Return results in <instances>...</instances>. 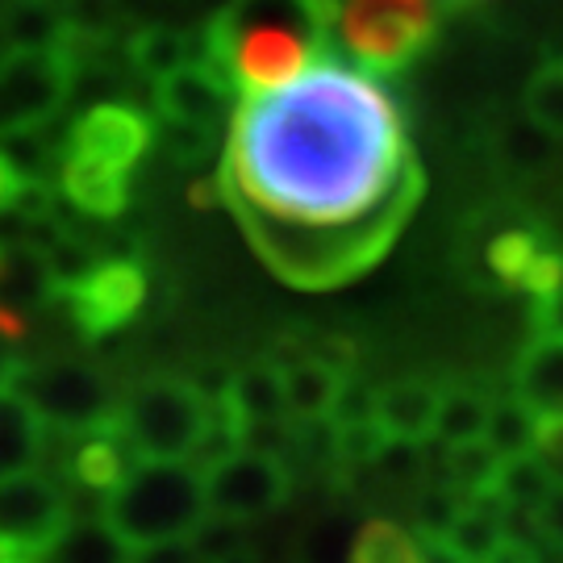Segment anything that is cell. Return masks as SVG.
<instances>
[{
  "mask_svg": "<svg viewBox=\"0 0 563 563\" xmlns=\"http://www.w3.org/2000/svg\"><path fill=\"white\" fill-rule=\"evenodd\" d=\"M218 180L255 255L309 292L380 263L426 188L397 101L367 71L330 59L242 97Z\"/></svg>",
  "mask_w": 563,
  "mask_h": 563,
  "instance_id": "1",
  "label": "cell"
},
{
  "mask_svg": "<svg viewBox=\"0 0 563 563\" xmlns=\"http://www.w3.org/2000/svg\"><path fill=\"white\" fill-rule=\"evenodd\" d=\"M334 34V0H225L205 25V59L218 63L242 97H255L322 63Z\"/></svg>",
  "mask_w": 563,
  "mask_h": 563,
  "instance_id": "2",
  "label": "cell"
},
{
  "mask_svg": "<svg viewBox=\"0 0 563 563\" xmlns=\"http://www.w3.org/2000/svg\"><path fill=\"white\" fill-rule=\"evenodd\" d=\"M104 518L130 547L192 539L209 518L205 472H197V463H139L121 488L109 493Z\"/></svg>",
  "mask_w": 563,
  "mask_h": 563,
  "instance_id": "3",
  "label": "cell"
},
{
  "mask_svg": "<svg viewBox=\"0 0 563 563\" xmlns=\"http://www.w3.org/2000/svg\"><path fill=\"white\" fill-rule=\"evenodd\" d=\"M209 422L213 405L176 376L142 380L118 409V430L139 463H192Z\"/></svg>",
  "mask_w": 563,
  "mask_h": 563,
  "instance_id": "4",
  "label": "cell"
},
{
  "mask_svg": "<svg viewBox=\"0 0 563 563\" xmlns=\"http://www.w3.org/2000/svg\"><path fill=\"white\" fill-rule=\"evenodd\" d=\"M439 30L434 0H342L339 42L363 71H405Z\"/></svg>",
  "mask_w": 563,
  "mask_h": 563,
  "instance_id": "5",
  "label": "cell"
},
{
  "mask_svg": "<svg viewBox=\"0 0 563 563\" xmlns=\"http://www.w3.org/2000/svg\"><path fill=\"white\" fill-rule=\"evenodd\" d=\"M4 388L25 393V401L38 409V418L55 430L67 434H88V430H104L118 422L113 393L97 367L80 360H51L38 367H21L9 360L4 367Z\"/></svg>",
  "mask_w": 563,
  "mask_h": 563,
  "instance_id": "6",
  "label": "cell"
},
{
  "mask_svg": "<svg viewBox=\"0 0 563 563\" xmlns=\"http://www.w3.org/2000/svg\"><path fill=\"white\" fill-rule=\"evenodd\" d=\"M76 92L71 51H9L0 63V113L4 130L51 125Z\"/></svg>",
  "mask_w": 563,
  "mask_h": 563,
  "instance_id": "7",
  "label": "cell"
},
{
  "mask_svg": "<svg viewBox=\"0 0 563 563\" xmlns=\"http://www.w3.org/2000/svg\"><path fill=\"white\" fill-rule=\"evenodd\" d=\"M288 493H292V472L284 455H272V451L239 446L213 467H205V497H209V514L218 518L251 522L280 509Z\"/></svg>",
  "mask_w": 563,
  "mask_h": 563,
  "instance_id": "8",
  "label": "cell"
},
{
  "mask_svg": "<svg viewBox=\"0 0 563 563\" xmlns=\"http://www.w3.org/2000/svg\"><path fill=\"white\" fill-rule=\"evenodd\" d=\"M67 526H71L67 497L55 488V481H46L34 467L4 476V488H0V547L4 551L46 560Z\"/></svg>",
  "mask_w": 563,
  "mask_h": 563,
  "instance_id": "9",
  "label": "cell"
},
{
  "mask_svg": "<svg viewBox=\"0 0 563 563\" xmlns=\"http://www.w3.org/2000/svg\"><path fill=\"white\" fill-rule=\"evenodd\" d=\"M146 267L139 260H104L80 288L59 297L84 339H104L139 318L146 305Z\"/></svg>",
  "mask_w": 563,
  "mask_h": 563,
  "instance_id": "10",
  "label": "cell"
},
{
  "mask_svg": "<svg viewBox=\"0 0 563 563\" xmlns=\"http://www.w3.org/2000/svg\"><path fill=\"white\" fill-rule=\"evenodd\" d=\"M151 139H155V125L134 104H88L67 130V155H84V159H97L104 167L130 172L146 155Z\"/></svg>",
  "mask_w": 563,
  "mask_h": 563,
  "instance_id": "11",
  "label": "cell"
},
{
  "mask_svg": "<svg viewBox=\"0 0 563 563\" xmlns=\"http://www.w3.org/2000/svg\"><path fill=\"white\" fill-rule=\"evenodd\" d=\"M234 84L218 63H188L184 71L155 84V113L163 121H197V125H222L234 118Z\"/></svg>",
  "mask_w": 563,
  "mask_h": 563,
  "instance_id": "12",
  "label": "cell"
},
{
  "mask_svg": "<svg viewBox=\"0 0 563 563\" xmlns=\"http://www.w3.org/2000/svg\"><path fill=\"white\" fill-rule=\"evenodd\" d=\"M59 188L63 197L88 218H118L130 205V172L104 167V163L84 159V155H63Z\"/></svg>",
  "mask_w": 563,
  "mask_h": 563,
  "instance_id": "13",
  "label": "cell"
},
{
  "mask_svg": "<svg viewBox=\"0 0 563 563\" xmlns=\"http://www.w3.org/2000/svg\"><path fill=\"white\" fill-rule=\"evenodd\" d=\"M439 405H443V388H434L430 380H393L376 393V418L393 439L426 443L434 439Z\"/></svg>",
  "mask_w": 563,
  "mask_h": 563,
  "instance_id": "14",
  "label": "cell"
},
{
  "mask_svg": "<svg viewBox=\"0 0 563 563\" xmlns=\"http://www.w3.org/2000/svg\"><path fill=\"white\" fill-rule=\"evenodd\" d=\"M205 59V34H201V46L192 42V34H184L176 25H142L130 34L125 42V63H130V71L142 76V80L159 84L167 76H176L184 71L188 63H201Z\"/></svg>",
  "mask_w": 563,
  "mask_h": 563,
  "instance_id": "15",
  "label": "cell"
},
{
  "mask_svg": "<svg viewBox=\"0 0 563 563\" xmlns=\"http://www.w3.org/2000/svg\"><path fill=\"white\" fill-rule=\"evenodd\" d=\"M218 409H230L242 422V430L251 422H280L288 418V388H284V367L276 360H260L239 367V380H234V393L230 401L218 405Z\"/></svg>",
  "mask_w": 563,
  "mask_h": 563,
  "instance_id": "16",
  "label": "cell"
},
{
  "mask_svg": "<svg viewBox=\"0 0 563 563\" xmlns=\"http://www.w3.org/2000/svg\"><path fill=\"white\" fill-rule=\"evenodd\" d=\"M280 367L284 388H288V418L292 422H330V413H334V405H339L351 376H342L330 363L318 360L280 363Z\"/></svg>",
  "mask_w": 563,
  "mask_h": 563,
  "instance_id": "17",
  "label": "cell"
},
{
  "mask_svg": "<svg viewBox=\"0 0 563 563\" xmlns=\"http://www.w3.org/2000/svg\"><path fill=\"white\" fill-rule=\"evenodd\" d=\"M514 393L534 413H563V339H534L514 367Z\"/></svg>",
  "mask_w": 563,
  "mask_h": 563,
  "instance_id": "18",
  "label": "cell"
},
{
  "mask_svg": "<svg viewBox=\"0 0 563 563\" xmlns=\"http://www.w3.org/2000/svg\"><path fill=\"white\" fill-rule=\"evenodd\" d=\"M134 460V451L125 443V434L118 430V422L104 426V430H88L76 446V455H71V472H76V481L84 488H92V493H113L121 488V481L134 472L130 467Z\"/></svg>",
  "mask_w": 563,
  "mask_h": 563,
  "instance_id": "19",
  "label": "cell"
},
{
  "mask_svg": "<svg viewBox=\"0 0 563 563\" xmlns=\"http://www.w3.org/2000/svg\"><path fill=\"white\" fill-rule=\"evenodd\" d=\"M505 539H509V530H505V501L497 493H484V497L467 501V509L460 514V522L446 530L443 543L463 563H488L501 551Z\"/></svg>",
  "mask_w": 563,
  "mask_h": 563,
  "instance_id": "20",
  "label": "cell"
},
{
  "mask_svg": "<svg viewBox=\"0 0 563 563\" xmlns=\"http://www.w3.org/2000/svg\"><path fill=\"white\" fill-rule=\"evenodd\" d=\"M42 418L38 409L25 401V393L18 388H4L0 397V472L4 476H18L30 472L42 451Z\"/></svg>",
  "mask_w": 563,
  "mask_h": 563,
  "instance_id": "21",
  "label": "cell"
},
{
  "mask_svg": "<svg viewBox=\"0 0 563 563\" xmlns=\"http://www.w3.org/2000/svg\"><path fill=\"white\" fill-rule=\"evenodd\" d=\"M4 38H9V51H63L67 46L63 4L59 0H9Z\"/></svg>",
  "mask_w": 563,
  "mask_h": 563,
  "instance_id": "22",
  "label": "cell"
},
{
  "mask_svg": "<svg viewBox=\"0 0 563 563\" xmlns=\"http://www.w3.org/2000/svg\"><path fill=\"white\" fill-rule=\"evenodd\" d=\"M46 563H134V547L109 518H80L63 530Z\"/></svg>",
  "mask_w": 563,
  "mask_h": 563,
  "instance_id": "23",
  "label": "cell"
},
{
  "mask_svg": "<svg viewBox=\"0 0 563 563\" xmlns=\"http://www.w3.org/2000/svg\"><path fill=\"white\" fill-rule=\"evenodd\" d=\"M551 246L555 242L547 239V230H539V225H509L488 242V272L497 276V284L522 292L526 276L534 272V263L543 260Z\"/></svg>",
  "mask_w": 563,
  "mask_h": 563,
  "instance_id": "24",
  "label": "cell"
},
{
  "mask_svg": "<svg viewBox=\"0 0 563 563\" xmlns=\"http://www.w3.org/2000/svg\"><path fill=\"white\" fill-rule=\"evenodd\" d=\"M351 547H355L351 563H434L430 560V543L422 534L405 530L401 522H388V518L363 522Z\"/></svg>",
  "mask_w": 563,
  "mask_h": 563,
  "instance_id": "25",
  "label": "cell"
},
{
  "mask_svg": "<svg viewBox=\"0 0 563 563\" xmlns=\"http://www.w3.org/2000/svg\"><path fill=\"white\" fill-rule=\"evenodd\" d=\"M4 305H18V309H34V305L55 301V280H51V267L46 255L34 246H21L9 242L4 246Z\"/></svg>",
  "mask_w": 563,
  "mask_h": 563,
  "instance_id": "26",
  "label": "cell"
},
{
  "mask_svg": "<svg viewBox=\"0 0 563 563\" xmlns=\"http://www.w3.org/2000/svg\"><path fill=\"white\" fill-rule=\"evenodd\" d=\"M505 455L488 439H472V443L446 446L443 460V481L455 484L467 497H484V493H497V476H501Z\"/></svg>",
  "mask_w": 563,
  "mask_h": 563,
  "instance_id": "27",
  "label": "cell"
},
{
  "mask_svg": "<svg viewBox=\"0 0 563 563\" xmlns=\"http://www.w3.org/2000/svg\"><path fill=\"white\" fill-rule=\"evenodd\" d=\"M488 413H493V401L476 393V388H443V405H439V422H434V439L443 446L455 443H472V439H484L488 430Z\"/></svg>",
  "mask_w": 563,
  "mask_h": 563,
  "instance_id": "28",
  "label": "cell"
},
{
  "mask_svg": "<svg viewBox=\"0 0 563 563\" xmlns=\"http://www.w3.org/2000/svg\"><path fill=\"white\" fill-rule=\"evenodd\" d=\"M484 439L497 446L505 460H509V455H530V451H534V439H539V413H534L518 393L505 397V401H493Z\"/></svg>",
  "mask_w": 563,
  "mask_h": 563,
  "instance_id": "29",
  "label": "cell"
},
{
  "mask_svg": "<svg viewBox=\"0 0 563 563\" xmlns=\"http://www.w3.org/2000/svg\"><path fill=\"white\" fill-rule=\"evenodd\" d=\"M560 484L543 467V460L530 451V455H509L501 463V476H497V497L505 505H522V509H543L547 497L555 493Z\"/></svg>",
  "mask_w": 563,
  "mask_h": 563,
  "instance_id": "30",
  "label": "cell"
},
{
  "mask_svg": "<svg viewBox=\"0 0 563 563\" xmlns=\"http://www.w3.org/2000/svg\"><path fill=\"white\" fill-rule=\"evenodd\" d=\"M59 159L55 155V142L46 125H18V130H4V163L0 172L21 176V180H42V172Z\"/></svg>",
  "mask_w": 563,
  "mask_h": 563,
  "instance_id": "31",
  "label": "cell"
},
{
  "mask_svg": "<svg viewBox=\"0 0 563 563\" xmlns=\"http://www.w3.org/2000/svg\"><path fill=\"white\" fill-rule=\"evenodd\" d=\"M101 263H104V255L92 242H84L80 234H63V239L46 251V267H51V280H55V301L67 297L71 288H80Z\"/></svg>",
  "mask_w": 563,
  "mask_h": 563,
  "instance_id": "32",
  "label": "cell"
},
{
  "mask_svg": "<svg viewBox=\"0 0 563 563\" xmlns=\"http://www.w3.org/2000/svg\"><path fill=\"white\" fill-rule=\"evenodd\" d=\"M393 446V434L380 426V418H360V422H330V451L351 467L380 463V455Z\"/></svg>",
  "mask_w": 563,
  "mask_h": 563,
  "instance_id": "33",
  "label": "cell"
},
{
  "mask_svg": "<svg viewBox=\"0 0 563 563\" xmlns=\"http://www.w3.org/2000/svg\"><path fill=\"white\" fill-rule=\"evenodd\" d=\"M526 118L563 142V59H547L526 84Z\"/></svg>",
  "mask_w": 563,
  "mask_h": 563,
  "instance_id": "34",
  "label": "cell"
},
{
  "mask_svg": "<svg viewBox=\"0 0 563 563\" xmlns=\"http://www.w3.org/2000/svg\"><path fill=\"white\" fill-rule=\"evenodd\" d=\"M467 493H460L455 484H430L422 488V497L413 505V518H418V534L422 539H446V530L460 522V514L467 509Z\"/></svg>",
  "mask_w": 563,
  "mask_h": 563,
  "instance_id": "35",
  "label": "cell"
},
{
  "mask_svg": "<svg viewBox=\"0 0 563 563\" xmlns=\"http://www.w3.org/2000/svg\"><path fill=\"white\" fill-rule=\"evenodd\" d=\"M163 151L180 167H201L205 159H213L218 151V125H197V121H163L159 118V134Z\"/></svg>",
  "mask_w": 563,
  "mask_h": 563,
  "instance_id": "36",
  "label": "cell"
},
{
  "mask_svg": "<svg viewBox=\"0 0 563 563\" xmlns=\"http://www.w3.org/2000/svg\"><path fill=\"white\" fill-rule=\"evenodd\" d=\"M555 142L551 139L539 121H518V125H509L501 139V155L509 167H518V172H534V167H543L551 159V151H555Z\"/></svg>",
  "mask_w": 563,
  "mask_h": 563,
  "instance_id": "37",
  "label": "cell"
},
{
  "mask_svg": "<svg viewBox=\"0 0 563 563\" xmlns=\"http://www.w3.org/2000/svg\"><path fill=\"white\" fill-rule=\"evenodd\" d=\"M534 455L543 467L563 484V413H539V439H534Z\"/></svg>",
  "mask_w": 563,
  "mask_h": 563,
  "instance_id": "38",
  "label": "cell"
},
{
  "mask_svg": "<svg viewBox=\"0 0 563 563\" xmlns=\"http://www.w3.org/2000/svg\"><path fill=\"white\" fill-rule=\"evenodd\" d=\"M380 467H384V476H393V481H418L426 472L422 443H401V439H393V446L380 455Z\"/></svg>",
  "mask_w": 563,
  "mask_h": 563,
  "instance_id": "39",
  "label": "cell"
},
{
  "mask_svg": "<svg viewBox=\"0 0 563 563\" xmlns=\"http://www.w3.org/2000/svg\"><path fill=\"white\" fill-rule=\"evenodd\" d=\"M134 563H201L192 539H167V543L134 547Z\"/></svg>",
  "mask_w": 563,
  "mask_h": 563,
  "instance_id": "40",
  "label": "cell"
},
{
  "mask_svg": "<svg viewBox=\"0 0 563 563\" xmlns=\"http://www.w3.org/2000/svg\"><path fill=\"white\" fill-rule=\"evenodd\" d=\"M530 322H534V339H563V284L551 297L534 301Z\"/></svg>",
  "mask_w": 563,
  "mask_h": 563,
  "instance_id": "41",
  "label": "cell"
},
{
  "mask_svg": "<svg viewBox=\"0 0 563 563\" xmlns=\"http://www.w3.org/2000/svg\"><path fill=\"white\" fill-rule=\"evenodd\" d=\"M539 522H543V539L563 543V484L547 497L543 509H539Z\"/></svg>",
  "mask_w": 563,
  "mask_h": 563,
  "instance_id": "42",
  "label": "cell"
},
{
  "mask_svg": "<svg viewBox=\"0 0 563 563\" xmlns=\"http://www.w3.org/2000/svg\"><path fill=\"white\" fill-rule=\"evenodd\" d=\"M530 563H563V543H551V539H543V543L534 547V560Z\"/></svg>",
  "mask_w": 563,
  "mask_h": 563,
  "instance_id": "43",
  "label": "cell"
},
{
  "mask_svg": "<svg viewBox=\"0 0 563 563\" xmlns=\"http://www.w3.org/2000/svg\"><path fill=\"white\" fill-rule=\"evenodd\" d=\"M0 563H46V560H34V555H21V551H4L0 547Z\"/></svg>",
  "mask_w": 563,
  "mask_h": 563,
  "instance_id": "44",
  "label": "cell"
},
{
  "mask_svg": "<svg viewBox=\"0 0 563 563\" xmlns=\"http://www.w3.org/2000/svg\"><path fill=\"white\" fill-rule=\"evenodd\" d=\"M172 4H180V9H192V4H205V0H172Z\"/></svg>",
  "mask_w": 563,
  "mask_h": 563,
  "instance_id": "45",
  "label": "cell"
},
{
  "mask_svg": "<svg viewBox=\"0 0 563 563\" xmlns=\"http://www.w3.org/2000/svg\"><path fill=\"white\" fill-rule=\"evenodd\" d=\"M334 4H342V0H334Z\"/></svg>",
  "mask_w": 563,
  "mask_h": 563,
  "instance_id": "46",
  "label": "cell"
}]
</instances>
